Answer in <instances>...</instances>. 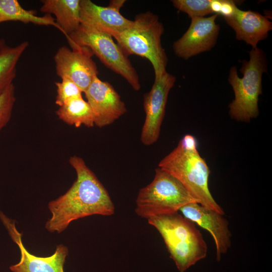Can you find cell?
Masks as SVG:
<instances>
[{"instance_id": "6da1fadb", "label": "cell", "mask_w": 272, "mask_h": 272, "mask_svg": "<svg viewBox=\"0 0 272 272\" xmlns=\"http://www.w3.org/2000/svg\"><path fill=\"white\" fill-rule=\"evenodd\" d=\"M69 163L76 172L77 179L65 193L48 203L52 216L45 228L51 233H60L72 222L81 218L111 216L115 212L108 192L84 160L73 156Z\"/></svg>"}, {"instance_id": "7a4b0ae2", "label": "cell", "mask_w": 272, "mask_h": 272, "mask_svg": "<svg viewBox=\"0 0 272 272\" xmlns=\"http://www.w3.org/2000/svg\"><path fill=\"white\" fill-rule=\"evenodd\" d=\"M197 141L191 134L185 135L177 147L162 159L158 167L178 179L196 202L224 215L209 188L211 171L197 149Z\"/></svg>"}, {"instance_id": "3957f363", "label": "cell", "mask_w": 272, "mask_h": 272, "mask_svg": "<svg viewBox=\"0 0 272 272\" xmlns=\"http://www.w3.org/2000/svg\"><path fill=\"white\" fill-rule=\"evenodd\" d=\"M164 240L170 257L180 272H184L207 256L208 247L193 222L178 212L148 219Z\"/></svg>"}, {"instance_id": "277c9868", "label": "cell", "mask_w": 272, "mask_h": 272, "mask_svg": "<svg viewBox=\"0 0 272 272\" xmlns=\"http://www.w3.org/2000/svg\"><path fill=\"white\" fill-rule=\"evenodd\" d=\"M248 60H243L240 78L235 66L231 67L228 81L234 99L229 105L230 116L238 121L249 122L259 115V96L262 94V77L267 72L266 54L258 48H252Z\"/></svg>"}, {"instance_id": "5b68a950", "label": "cell", "mask_w": 272, "mask_h": 272, "mask_svg": "<svg viewBox=\"0 0 272 272\" xmlns=\"http://www.w3.org/2000/svg\"><path fill=\"white\" fill-rule=\"evenodd\" d=\"M133 21L129 28L113 37L126 55L149 60L157 79L167 72L168 57L161 43L163 25L158 16L150 11L137 15Z\"/></svg>"}, {"instance_id": "8992f818", "label": "cell", "mask_w": 272, "mask_h": 272, "mask_svg": "<svg viewBox=\"0 0 272 272\" xmlns=\"http://www.w3.org/2000/svg\"><path fill=\"white\" fill-rule=\"evenodd\" d=\"M135 202V213L148 220L178 212L184 206L196 201L178 179L158 167L154 179L140 190Z\"/></svg>"}, {"instance_id": "52a82bcc", "label": "cell", "mask_w": 272, "mask_h": 272, "mask_svg": "<svg viewBox=\"0 0 272 272\" xmlns=\"http://www.w3.org/2000/svg\"><path fill=\"white\" fill-rule=\"evenodd\" d=\"M71 47L89 48L106 67L121 76L136 91L141 87L138 73L120 46L109 34L81 24L66 37Z\"/></svg>"}, {"instance_id": "ba28073f", "label": "cell", "mask_w": 272, "mask_h": 272, "mask_svg": "<svg viewBox=\"0 0 272 272\" xmlns=\"http://www.w3.org/2000/svg\"><path fill=\"white\" fill-rule=\"evenodd\" d=\"M65 46L58 48L54 56L56 73L60 78L71 79L85 92L98 76L97 65L92 59L93 51L85 46Z\"/></svg>"}, {"instance_id": "9c48e42d", "label": "cell", "mask_w": 272, "mask_h": 272, "mask_svg": "<svg viewBox=\"0 0 272 272\" xmlns=\"http://www.w3.org/2000/svg\"><path fill=\"white\" fill-rule=\"evenodd\" d=\"M176 79L175 76L167 72L159 78L155 79L150 91L144 95L146 117L141 141L145 146L153 145L159 139L168 95Z\"/></svg>"}, {"instance_id": "30bf717a", "label": "cell", "mask_w": 272, "mask_h": 272, "mask_svg": "<svg viewBox=\"0 0 272 272\" xmlns=\"http://www.w3.org/2000/svg\"><path fill=\"white\" fill-rule=\"evenodd\" d=\"M218 16L213 14L208 17L191 18L187 31L173 44L175 55L186 60L211 50L217 43L220 32V25L216 23Z\"/></svg>"}, {"instance_id": "8fae6325", "label": "cell", "mask_w": 272, "mask_h": 272, "mask_svg": "<svg viewBox=\"0 0 272 272\" xmlns=\"http://www.w3.org/2000/svg\"><path fill=\"white\" fill-rule=\"evenodd\" d=\"M0 218L8 231L13 241L18 245L21 253L20 261L10 266L13 272H64L63 265L69 253L67 247L59 244L53 254L40 257L32 254L23 245L22 236L17 229L15 222L0 212Z\"/></svg>"}, {"instance_id": "7c38bea8", "label": "cell", "mask_w": 272, "mask_h": 272, "mask_svg": "<svg viewBox=\"0 0 272 272\" xmlns=\"http://www.w3.org/2000/svg\"><path fill=\"white\" fill-rule=\"evenodd\" d=\"M94 118V124L101 128L113 123L127 109L113 87L107 82L95 77L84 92Z\"/></svg>"}, {"instance_id": "4fadbf2b", "label": "cell", "mask_w": 272, "mask_h": 272, "mask_svg": "<svg viewBox=\"0 0 272 272\" xmlns=\"http://www.w3.org/2000/svg\"><path fill=\"white\" fill-rule=\"evenodd\" d=\"M125 0H112L108 6H98L90 0H81V24L107 33L112 37L129 28L133 21L120 12Z\"/></svg>"}, {"instance_id": "5bb4252c", "label": "cell", "mask_w": 272, "mask_h": 272, "mask_svg": "<svg viewBox=\"0 0 272 272\" xmlns=\"http://www.w3.org/2000/svg\"><path fill=\"white\" fill-rule=\"evenodd\" d=\"M179 211L183 216L197 224L212 235L216 245V259L219 261L231 245L232 233L228 220L214 210L203 207L196 202L189 203Z\"/></svg>"}, {"instance_id": "9a60e30c", "label": "cell", "mask_w": 272, "mask_h": 272, "mask_svg": "<svg viewBox=\"0 0 272 272\" xmlns=\"http://www.w3.org/2000/svg\"><path fill=\"white\" fill-rule=\"evenodd\" d=\"M226 23L235 32L236 38L255 48L258 43L265 39L272 29V23L258 12L236 8L231 17L224 18Z\"/></svg>"}, {"instance_id": "2e32d148", "label": "cell", "mask_w": 272, "mask_h": 272, "mask_svg": "<svg viewBox=\"0 0 272 272\" xmlns=\"http://www.w3.org/2000/svg\"><path fill=\"white\" fill-rule=\"evenodd\" d=\"M41 3L40 12L53 14L60 32L66 37L81 25V0H42Z\"/></svg>"}, {"instance_id": "e0dca14e", "label": "cell", "mask_w": 272, "mask_h": 272, "mask_svg": "<svg viewBox=\"0 0 272 272\" xmlns=\"http://www.w3.org/2000/svg\"><path fill=\"white\" fill-rule=\"evenodd\" d=\"M7 21L52 26L60 31V27L51 15L38 16L35 11L24 9L17 0H0V23Z\"/></svg>"}, {"instance_id": "ac0fdd59", "label": "cell", "mask_w": 272, "mask_h": 272, "mask_svg": "<svg viewBox=\"0 0 272 272\" xmlns=\"http://www.w3.org/2000/svg\"><path fill=\"white\" fill-rule=\"evenodd\" d=\"M56 114L59 119L76 127L82 125L92 127L95 125L92 109L82 96L65 101L56 111Z\"/></svg>"}, {"instance_id": "d6986e66", "label": "cell", "mask_w": 272, "mask_h": 272, "mask_svg": "<svg viewBox=\"0 0 272 272\" xmlns=\"http://www.w3.org/2000/svg\"><path fill=\"white\" fill-rule=\"evenodd\" d=\"M28 46L25 41L13 47L6 45L0 49V95L13 84L17 64Z\"/></svg>"}, {"instance_id": "ffe728a7", "label": "cell", "mask_w": 272, "mask_h": 272, "mask_svg": "<svg viewBox=\"0 0 272 272\" xmlns=\"http://www.w3.org/2000/svg\"><path fill=\"white\" fill-rule=\"evenodd\" d=\"M171 2L176 9L185 13L191 19L213 14L210 9L211 0H172Z\"/></svg>"}, {"instance_id": "44dd1931", "label": "cell", "mask_w": 272, "mask_h": 272, "mask_svg": "<svg viewBox=\"0 0 272 272\" xmlns=\"http://www.w3.org/2000/svg\"><path fill=\"white\" fill-rule=\"evenodd\" d=\"M16 99L13 84L0 95V132L11 119Z\"/></svg>"}, {"instance_id": "7402d4cb", "label": "cell", "mask_w": 272, "mask_h": 272, "mask_svg": "<svg viewBox=\"0 0 272 272\" xmlns=\"http://www.w3.org/2000/svg\"><path fill=\"white\" fill-rule=\"evenodd\" d=\"M55 84L57 93L55 102L59 107L69 99L82 96L81 89L66 77L61 78V81L56 82Z\"/></svg>"}, {"instance_id": "603a6c76", "label": "cell", "mask_w": 272, "mask_h": 272, "mask_svg": "<svg viewBox=\"0 0 272 272\" xmlns=\"http://www.w3.org/2000/svg\"><path fill=\"white\" fill-rule=\"evenodd\" d=\"M237 3L231 0H222L220 14L224 18H228L232 16L235 13L237 8Z\"/></svg>"}, {"instance_id": "cb8c5ba5", "label": "cell", "mask_w": 272, "mask_h": 272, "mask_svg": "<svg viewBox=\"0 0 272 272\" xmlns=\"http://www.w3.org/2000/svg\"><path fill=\"white\" fill-rule=\"evenodd\" d=\"M222 0H211L210 9L213 14H220Z\"/></svg>"}, {"instance_id": "d4e9b609", "label": "cell", "mask_w": 272, "mask_h": 272, "mask_svg": "<svg viewBox=\"0 0 272 272\" xmlns=\"http://www.w3.org/2000/svg\"><path fill=\"white\" fill-rule=\"evenodd\" d=\"M6 45L5 40L4 39H0V49Z\"/></svg>"}]
</instances>
